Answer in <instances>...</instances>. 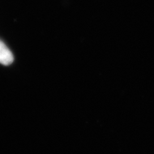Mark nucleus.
Masks as SVG:
<instances>
[{
    "label": "nucleus",
    "mask_w": 154,
    "mask_h": 154,
    "mask_svg": "<svg viewBox=\"0 0 154 154\" xmlns=\"http://www.w3.org/2000/svg\"><path fill=\"white\" fill-rule=\"evenodd\" d=\"M14 61V56L11 51L0 40V64L4 66L11 64Z\"/></svg>",
    "instance_id": "1"
}]
</instances>
